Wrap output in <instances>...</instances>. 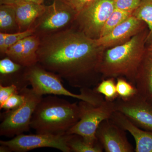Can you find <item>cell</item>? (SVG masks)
Wrapping results in <instances>:
<instances>
[{"instance_id": "7a4b0ae2", "label": "cell", "mask_w": 152, "mask_h": 152, "mask_svg": "<svg viewBox=\"0 0 152 152\" xmlns=\"http://www.w3.org/2000/svg\"><path fill=\"white\" fill-rule=\"evenodd\" d=\"M145 29L125 43L105 49L100 66L102 80L122 77L134 85L136 74L147 48Z\"/></svg>"}, {"instance_id": "9a60e30c", "label": "cell", "mask_w": 152, "mask_h": 152, "mask_svg": "<svg viewBox=\"0 0 152 152\" xmlns=\"http://www.w3.org/2000/svg\"><path fill=\"white\" fill-rule=\"evenodd\" d=\"M19 31H23L31 28L45 10L43 4L22 3L14 4Z\"/></svg>"}, {"instance_id": "ac0fdd59", "label": "cell", "mask_w": 152, "mask_h": 152, "mask_svg": "<svg viewBox=\"0 0 152 152\" xmlns=\"http://www.w3.org/2000/svg\"><path fill=\"white\" fill-rule=\"evenodd\" d=\"M68 144L71 152H102L104 151L100 142L96 145L89 143L81 136L75 134H70Z\"/></svg>"}, {"instance_id": "5bb4252c", "label": "cell", "mask_w": 152, "mask_h": 152, "mask_svg": "<svg viewBox=\"0 0 152 152\" xmlns=\"http://www.w3.org/2000/svg\"><path fill=\"white\" fill-rule=\"evenodd\" d=\"M137 93L147 100L152 98V49H147L136 74Z\"/></svg>"}, {"instance_id": "f1b7e54d", "label": "cell", "mask_w": 152, "mask_h": 152, "mask_svg": "<svg viewBox=\"0 0 152 152\" xmlns=\"http://www.w3.org/2000/svg\"><path fill=\"white\" fill-rule=\"evenodd\" d=\"M78 13L96 0H62Z\"/></svg>"}, {"instance_id": "8992f818", "label": "cell", "mask_w": 152, "mask_h": 152, "mask_svg": "<svg viewBox=\"0 0 152 152\" xmlns=\"http://www.w3.org/2000/svg\"><path fill=\"white\" fill-rule=\"evenodd\" d=\"M20 92L25 96L24 103L15 110L1 114V136L13 137L28 132L31 128L33 113L43 96L28 87Z\"/></svg>"}, {"instance_id": "277c9868", "label": "cell", "mask_w": 152, "mask_h": 152, "mask_svg": "<svg viewBox=\"0 0 152 152\" xmlns=\"http://www.w3.org/2000/svg\"><path fill=\"white\" fill-rule=\"evenodd\" d=\"M25 77L32 88L39 94L64 96L88 102L95 105L101 104L105 99L102 95L90 88H80V94H76L66 89L58 75L45 69L39 63L26 68Z\"/></svg>"}, {"instance_id": "cb8c5ba5", "label": "cell", "mask_w": 152, "mask_h": 152, "mask_svg": "<svg viewBox=\"0 0 152 152\" xmlns=\"http://www.w3.org/2000/svg\"><path fill=\"white\" fill-rule=\"evenodd\" d=\"M26 67L14 61L9 57H6L0 61V77L21 71Z\"/></svg>"}, {"instance_id": "2e32d148", "label": "cell", "mask_w": 152, "mask_h": 152, "mask_svg": "<svg viewBox=\"0 0 152 152\" xmlns=\"http://www.w3.org/2000/svg\"><path fill=\"white\" fill-rule=\"evenodd\" d=\"M40 38L34 34L25 38L24 49L19 64L23 66L29 67L38 63L37 51Z\"/></svg>"}, {"instance_id": "9c48e42d", "label": "cell", "mask_w": 152, "mask_h": 152, "mask_svg": "<svg viewBox=\"0 0 152 152\" xmlns=\"http://www.w3.org/2000/svg\"><path fill=\"white\" fill-rule=\"evenodd\" d=\"M70 134L53 135L38 134H22L8 141H0L1 145L8 146L12 152H26L42 148H51L63 152H71L68 145Z\"/></svg>"}, {"instance_id": "e575fe53", "label": "cell", "mask_w": 152, "mask_h": 152, "mask_svg": "<svg viewBox=\"0 0 152 152\" xmlns=\"http://www.w3.org/2000/svg\"><path fill=\"white\" fill-rule=\"evenodd\" d=\"M149 101V102H150V103L151 104H152V98L151 99H150V100H148Z\"/></svg>"}, {"instance_id": "836d02e7", "label": "cell", "mask_w": 152, "mask_h": 152, "mask_svg": "<svg viewBox=\"0 0 152 152\" xmlns=\"http://www.w3.org/2000/svg\"><path fill=\"white\" fill-rule=\"evenodd\" d=\"M0 146V152H12L11 149L6 145H1Z\"/></svg>"}, {"instance_id": "4dcf8cb0", "label": "cell", "mask_w": 152, "mask_h": 152, "mask_svg": "<svg viewBox=\"0 0 152 152\" xmlns=\"http://www.w3.org/2000/svg\"><path fill=\"white\" fill-rule=\"evenodd\" d=\"M146 48L152 49V30L149 31L146 39Z\"/></svg>"}, {"instance_id": "5b68a950", "label": "cell", "mask_w": 152, "mask_h": 152, "mask_svg": "<svg viewBox=\"0 0 152 152\" xmlns=\"http://www.w3.org/2000/svg\"><path fill=\"white\" fill-rule=\"evenodd\" d=\"M78 104L80 108V120L68 131L67 134L79 135L92 145L99 143L96 132L101 123L110 118L115 111V102L105 100L101 104L95 105L80 101Z\"/></svg>"}, {"instance_id": "6da1fadb", "label": "cell", "mask_w": 152, "mask_h": 152, "mask_svg": "<svg viewBox=\"0 0 152 152\" xmlns=\"http://www.w3.org/2000/svg\"><path fill=\"white\" fill-rule=\"evenodd\" d=\"M38 63L74 88L96 86L105 49L79 29L66 28L40 37Z\"/></svg>"}, {"instance_id": "3957f363", "label": "cell", "mask_w": 152, "mask_h": 152, "mask_svg": "<svg viewBox=\"0 0 152 152\" xmlns=\"http://www.w3.org/2000/svg\"><path fill=\"white\" fill-rule=\"evenodd\" d=\"M80 118L78 103L50 95L42 98L36 107L31 128L38 134L64 135Z\"/></svg>"}, {"instance_id": "d6986e66", "label": "cell", "mask_w": 152, "mask_h": 152, "mask_svg": "<svg viewBox=\"0 0 152 152\" xmlns=\"http://www.w3.org/2000/svg\"><path fill=\"white\" fill-rule=\"evenodd\" d=\"M116 83L115 78L103 79L95 87L94 90L96 92L102 95L106 100L114 102L118 97Z\"/></svg>"}, {"instance_id": "e0dca14e", "label": "cell", "mask_w": 152, "mask_h": 152, "mask_svg": "<svg viewBox=\"0 0 152 152\" xmlns=\"http://www.w3.org/2000/svg\"><path fill=\"white\" fill-rule=\"evenodd\" d=\"M15 29L18 30L15 6L1 4L0 6V30L9 33Z\"/></svg>"}, {"instance_id": "83f0119b", "label": "cell", "mask_w": 152, "mask_h": 152, "mask_svg": "<svg viewBox=\"0 0 152 152\" xmlns=\"http://www.w3.org/2000/svg\"><path fill=\"white\" fill-rule=\"evenodd\" d=\"M20 91L15 85L4 86L0 85V107L15 94H18Z\"/></svg>"}, {"instance_id": "4316f807", "label": "cell", "mask_w": 152, "mask_h": 152, "mask_svg": "<svg viewBox=\"0 0 152 152\" xmlns=\"http://www.w3.org/2000/svg\"><path fill=\"white\" fill-rule=\"evenodd\" d=\"M115 8L134 12L140 6L143 0H113Z\"/></svg>"}, {"instance_id": "d4e9b609", "label": "cell", "mask_w": 152, "mask_h": 152, "mask_svg": "<svg viewBox=\"0 0 152 152\" xmlns=\"http://www.w3.org/2000/svg\"><path fill=\"white\" fill-rule=\"evenodd\" d=\"M25 100L24 95L20 92L18 94H15L10 97L0 107V109L1 110L4 109L7 111L15 110L22 105Z\"/></svg>"}, {"instance_id": "f546056e", "label": "cell", "mask_w": 152, "mask_h": 152, "mask_svg": "<svg viewBox=\"0 0 152 152\" xmlns=\"http://www.w3.org/2000/svg\"><path fill=\"white\" fill-rule=\"evenodd\" d=\"M8 33L3 32L0 33V52L1 53L4 54V47Z\"/></svg>"}, {"instance_id": "603a6c76", "label": "cell", "mask_w": 152, "mask_h": 152, "mask_svg": "<svg viewBox=\"0 0 152 152\" xmlns=\"http://www.w3.org/2000/svg\"><path fill=\"white\" fill-rule=\"evenodd\" d=\"M35 30L33 28L23 31H18L16 32L8 33L4 47V54L6 50L11 46L19 41L29 36L34 34Z\"/></svg>"}, {"instance_id": "44dd1931", "label": "cell", "mask_w": 152, "mask_h": 152, "mask_svg": "<svg viewBox=\"0 0 152 152\" xmlns=\"http://www.w3.org/2000/svg\"><path fill=\"white\" fill-rule=\"evenodd\" d=\"M133 16L143 21L149 31L152 30V0H143L140 6L133 12Z\"/></svg>"}, {"instance_id": "1f68e13d", "label": "cell", "mask_w": 152, "mask_h": 152, "mask_svg": "<svg viewBox=\"0 0 152 152\" xmlns=\"http://www.w3.org/2000/svg\"><path fill=\"white\" fill-rule=\"evenodd\" d=\"M45 0H17L15 4L22 3H32L42 4Z\"/></svg>"}, {"instance_id": "ba28073f", "label": "cell", "mask_w": 152, "mask_h": 152, "mask_svg": "<svg viewBox=\"0 0 152 152\" xmlns=\"http://www.w3.org/2000/svg\"><path fill=\"white\" fill-rule=\"evenodd\" d=\"M115 9L113 0H96L79 12L75 21L79 29L88 37L98 39Z\"/></svg>"}, {"instance_id": "8fae6325", "label": "cell", "mask_w": 152, "mask_h": 152, "mask_svg": "<svg viewBox=\"0 0 152 152\" xmlns=\"http://www.w3.org/2000/svg\"><path fill=\"white\" fill-rule=\"evenodd\" d=\"M96 136L106 152H133L134 149L129 141L126 131L109 119L98 127Z\"/></svg>"}, {"instance_id": "4fadbf2b", "label": "cell", "mask_w": 152, "mask_h": 152, "mask_svg": "<svg viewBox=\"0 0 152 152\" xmlns=\"http://www.w3.org/2000/svg\"><path fill=\"white\" fill-rule=\"evenodd\" d=\"M110 119L132 135L135 141L134 152H152V132L139 127L124 114L116 111Z\"/></svg>"}, {"instance_id": "7c38bea8", "label": "cell", "mask_w": 152, "mask_h": 152, "mask_svg": "<svg viewBox=\"0 0 152 152\" xmlns=\"http://www.w3.org/2000/svg\"><path fill=\"white\" fill-rule=\"evenodd\" d=\"M145 24L132 15L107 34L96 39L97 42L105 49L119 45L145 29Z\"/></svg>"}, {"instance_id": "484cf974", "label": "cell", "mask_w": 152, "mask_h": 152, "mask_svg": "<svg viewBox=\"0 0 152 152\" xmlns=\"http://www.w3.org/2000/svg\"><path fill=\"white\" fill-rule=\"evenodd\" d=\"M24 39L11 46L6 50L5 53L7 57L18 64H19L23 50Z\"/></svg>"}, {"instance_id": "52a82bcc", "label": "cell", "mask_w": 152, "mask_h": 152, "mask_svg": "<svg viewBox=\"0 0 152 152\" xmlns=\"http://www.w3.org/2000/svg\"><path fill=\"white\" fill-rule=\"evenodd\" d=\"M77 12L62 0H54L46 6L43 13L39 17L31 28L34 34L39 37L66 28L75 21Z\"/></svg>"}, {"instance_id": "7402d4cb", "label": "cell", "mask_w": 152, "mask_h": 152, "mask_svg": "<svg viewBox=\"0 0 152 152\" xmlns=\"http://www.w3.org/2000/svg\"><path fill=\"white\" fill-rule=\"evenodd\" d=\"M116 85L118 97L121 99H129L137 94V91L134 85L124 78H117Z\"/></svg>"}, {"instance_id": "d6a6232c", "label": "cell", "mask_w": 152, "mask_h": 152, "mask_svg": "<svg viewBox=\"0 0 152 152\" xmlns=\"http://www.w3.org/2000/svg\"><path fill=\"white\" fill-rule=\"evenodd\" d=\"M17 0H0L1 4L14 5L16 2Z\"/></svg>"}, {"instance_id": "30bf717a", "label": "cell", "mask_w": 152, "mask_h": 152, "mask_svg": "<svg viewBox=\"0 0 152 152\" xmlns=\"http://www.w3.org/2000/svg\"><path fill=\"white\" fill-rule=\"evenodd\" d=\"M116 111L120 112L139 127L152 132V104L137 94L129 99L118 97L114 101Z\"/></svg>"}, {"instance_id": "ffe728a7", "label": "cell", "mask_w": 152, "mask_h": 152, "mask_svg": "<svg viewBox=\"0 0 152 152\" xmlns=\"http://www.w3.org/2000/svg\"><path fill=\"white\" fill-rule=\"evenodd\" d=\"M133 12L115 8L104 25L100 37L107 34L112 30L132 15Z\"/></svg>"}]
</instances>
